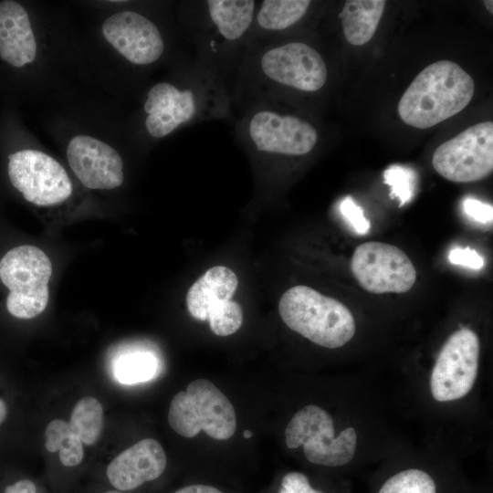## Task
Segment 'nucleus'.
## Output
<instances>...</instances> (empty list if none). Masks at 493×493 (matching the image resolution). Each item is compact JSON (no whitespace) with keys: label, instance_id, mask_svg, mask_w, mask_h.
I'll use <instances>...</instances> for the list:
<instances>
[{"label":"nucleus","instance_id":"nucleus-1","mask_svg":"<svg viewBox=\"0 0 493 493\" xmlns=\"http://www.w3.org/2000/svg\"><path fill=\"white\" fill-rule=\"evenodd\" d=\"M474 91L473 79L459 65L436 61L409 85L398 103V113L410 126L431 128L466 108Z\"/></svg>","mask_w":493,"mask_h":493},{"label":"nucleus","instance_id":"nucleus-2","mask_svg":"<svg viewBox=\"0 0 493 493\" xmlns=\"http://www.w3.org/2000/svg\"><path fill=\"white\" fill-rule=\"evenodd\" d=\"M278 312L289 329L329 349L345 345L356 331L353 315L343 303L303 285L281 296Z\"/></svg>","mask_w":493,"mask_h":493},{"label":"nucleus","instance_id":"nucleus-3","mask_svg":"<svg viewBox=\"0 0 493 493\" xmlns=\"http://www.w3.org/2000/svg\"><path fill=\"white\" fill-rule=\"evenodd\" d=\"M168 422L174 432L194 437L200 431L215 440H226L236 429V415L228 398L206 379L191 382L171 401Z\"/></svg>","mask_w":493,"mask_h":493},{"label":"nucleus","instance_id":"nucleus-4","mask_svg":"<svg viewBox=\"0 0 493 493\" xmlns=\"http://www.w3.org/2000/svg\"><path fill=\"white\" fill-rule=\"evenodd\" d=\"M51 275V261L40 248L24 245L9 250L0 260V279L9 290L8 312L18 319L42 313L48 302Z\"/></svg>","mask_w":493,"mask_h":493},{"label":"nucleus","instance_id":"nucleus-5","mask_svg":"<svg viewBox=\"0 0 493 493\" xmlns=\"http://www.w3.org/2000/svg\"><path fill=\"white\" fill-rule=\"evenodd\" d=\"M332 417L323 408L309 404L299 409L285 429V442L288 448L303 446L306 458L312 464L325 467L347 465L353 458L357 447V434L353 427H346L334 435Z\"/></svg>","mask_w":493,"mask_h":493},{"label":"nucleus","instance_id":"nucleus-6","mask_svg":"<svg viewBox=\"0 0 493 493\" xmlns=\"http://www.w3.org/2000/svg\"><path fill=\"white\" fill-rule=\"evenodd\" d=\"M432 164L441 176L455 183L488 177L493 170V122H479L443 142L435 151Z\"/></svg>","mask_w":493,"mask_h":493},{"label":"nucleus","instance_id":"nucleus-7","mask_svg":"<svg viewBox=\"0 0 493 493\" xmlns=\"http://www.w3.org/2000/svg\"><path fill=\"white\" fill-rule=\"evenodd\" d=\"M8 176L24 198L40 207L57 206L72 194V182L65 168L53 157L37 150L9 155Z\"/></svg>","mask_w":493,"mask_h":493},{"label":"nucleus","instance_id":"nucleus-8","mask_svg":"<svg viewBox=\"0 0 493 493\" xmlns=\"http://www.w3.org/2000/svg\"><path fill=\"white\" fill-rule=\"evenodd\" d=\"M480 341L477 334L461 328L442 346L430 376V390L437 402L463 398L473 388L478 370Z\"/></svg>","mask_w":493,"mask_h":493},{"label":"nucleus","instance_id":"nucleus-9","mask_svg":"<svg viewBox=\"0 0 493 493\" xmlns=\"http://www.w3.org/2000/svg\"><path fill=\"white\" fill-rule=\"evenodd\" d=\"M351 270L361 287L374 294L404 293L416 280V270L408 256L383 242L358 246L351 259Z\"/></svg>","mask_w":493,"mask_h":493},{"label":"nucleus","instance_id":"nucleus-10","mask_svg":"<svg viewBox=\"0 0 493 493\" xmlns=\"http://www.w3.org/2000/svg\"><path fill=\"white\" fill-rule=\"evenodd\" d=\"M247 136L260 152L290 156L309 153L318 141L316 129L308 121L269 109L257 110L250 117Z\"/></svg>","mask_w":493,"mask_h":493},{"label":"nucleus","instance_id":"nucleus-11","mask_svg":"<svg viewBox=\"0 0 493 493\" xmlns=\"http://www.w3.org/2000/svg\"><path fill=\"white\" fill-rule=\"evenodd\" d=\"M266 79L301 91H317L328 77L320 54L303 42H289L271 47L260 58Z\"/></svg>","mask_w":493,"mask_h":493},{"label":"nucleus","instance_id":"nucleus-12","mask_svg":"<svg viewBox=\"0 0 493 493\" xmlns=\"http://www.w3.org/2000/svg\"><path fill=\"white\" fill-rule=\"evenodd\" d=\"M102 34L121 55L136 65L156 61L164 50L157 26L134 11H121L108 17Z\"/></svg>","mask_w":493,"mask_h":493},{"label":"nucleus","instance_id":"nucleus-13","mask_svg":"<svg viewBox=\"0 0 493 493\" xmlns=\"http://www.w3.org/2000/svg\"><path fill=\"white\" fill-rule=\"evenodd\" d=\"M67 158L79 182L92 190H111L123 183L121 155L106 142L87 135L72 138Z\"/></svg>","mask_w":493,"mask_h":493},{"label":"nucleus","instance_id":"nucleus-14","mask_svg":"<svg viewBox=\"0 0 493 493\" xmlns=\"http://www.w3.org/2000/svg\"><path fill=\"white\" fill-rule=\"evenodd\" d=\"M197 98L189 89H180L168 82L152 86L144 102L146 130L153 138H162L190 121L197 112Z\"/></svg>","mask_w":493,"mask_h":493},{"label":"nucleus","instance_id":"nucleus-15","mask_svg":"<svg viewBox=\"0 0 493 493\" xmlns=\"http://www.w3.org/2000/svg\"><path fill=\"white\" fill-rule=\"evenodd\" d=\"M166 464V455L160 443L145 438L118 455L109 464L106 475L118 490H132L158 478Z\"/></svg>","mask_w":493,"mask_h":493},{"label":"nucleus","instance_id":"nucleus-16","mask_svg":"<svg viewBox=\"0 0 493 493\" xmlns=\"http://www.w3.org/2000/svg\"><path fill=\"white\" fill-rule=\"evenodd\" d=\"M37 42L26 9L15 1L0 3V57L16 68L35 60Z\"/></svg>","mask_w":493,"mask_h":493},{"label":"nucleus","instance_id":"nucleus-17","mask_svg":"<svg viewBox=\"0 0 493 493\" xmlns=\"http://www.w3.org/2000/svg\"><path fill=\"white\" fill-rule=\"evenodd\" d=\"M237 285V277L232 269L224 266L207 269L188 289V311L197 320H208L216 307L231 299Z\"/></svg>","mask_w":493,"mask_h":493},{"label":"nucleus","instance_id":"nucleus-18","mask_svg":"<svg viewBox=\"0 0 493 493\" xmlns=\"http://www.w3.org/2000/svg\"><path fill=\"white\" fill-rule=\"evenodd\" d=\"M384 0H348L339 14L346 40L354 46L366 44L378 26Z\"/></svg>","mask_w":493,"mask_h":493},{"label":"nucleus","instance_id":"nucleus-19","mask_svg":"<svg viewBox=\"0 0 493 493\" xmlns=\"http://www.w3.org/2000/svg\"><path fill=\"white\" fill-rule=\"evenodd\" d=\"M206 3L212 23L226 40L241 38L253 23L256 8L253 0H210Z\"/></svg>","mask_w":493,"mask_h":493},{"label":"nucleus","instance_id":"nucleus-20","mask_svg":"<svg viewBox=\"0 0 493 493\" xmlns=\"http://www.w3.org/2000/svg\"><path fill=\"white\" fill-rule=\"evenodd\" d=\"M310 3L308 0H265L257 13V23L267 31L284 30L305 16Z\"/></svg>","mask_w":493,"mask_h":493},{"label":"nucleus","instance_id":"nucleus-21","mask_svg":"<svg viewBox=\"0 0 493 493\" xmlns=\"http://www.w3.org/2000/svg\"><path fill=\"white\" fill-rule=\"evenodd\" d=\"M69 426L83 444L94 445L100 438L103 427V408L94 397H84L74 406Z\"/></svg>","mask_w":493,"mask_h":493},{"label":"nucleus","instance_id":"nucleus-22","mask_svg":"<svg viewBox=\"0 0 493 493\" xmlns=\"http://www.w3.org/2000/svg\"><path fill=\"white\" fill-rule=\"evenodd\" d=\"M156 368V359L151 353L133 352L118 359L114 373L119 382L132 384L150 380Z\"/></svg>","mask_w":493,"mask_h":493},{"label":"nucleus","instance_id":"nucleus-23","mask_svg":"<svg viewBox=\"0 0 493 493\" xmlns=\"http://www.w3.org/2000/svg\"><path fill=\"white\" fill-rule=\"evenodd\" d=\"M378 493H436V485L425 471L409 468L390 477Z\"/></svg>","mask_w":493,"mask_h":493},{"label":"nucleus","instance_id":"nucleus-24","mask_svg":"<svg viewBox=\"0 0 493 493\" xmlns=\"http://www.w3.org/2000/svg\"><path fill=\"white\" fill-rule=\"evenodd\" d=\"M383 179L391 188V198L399 199V206L410 202L415 194L417 173L409 166L393 164L384 171Z\"/></svg>","mask_w":493,"mask_h":493},{"label":"nucleus","instance_id":"nucleus-25","mask_svg":"<svg viewBox=\"0 0 493 493\" xmlns=\"http://www.w3.org/2000/svg\"><path fill=\"white\" fill-rule=\"evenodd\" d=\"M211 330L217 336L235 333L242 325L243 310L234 300H226L216 307L208 318Z\"/></svg>","mask_w":493,"mask_h":493},{"label":"nucleus","instance_id":"nucleus-26","mask_svg":"<svg viewBox=\"0 0 493 493\" xmlns=\"http://www.w3.org/2000/svg\"><path fill=\"white\" fill-rule=\"evenodd\" d=\"M345 219L351 225L358 234H366L370 227V221L364 216L362 209L355 203L351 196H346L340 206Z\"/></svg>","mask_w":493,"mask_h":493},{"label":"nucleus","instance_id":"nucleus-27","mask_svg":"<svg viewBox=\"0 0 493 493\" xmlns=\"http://www.w3.org/2000/svg\"><path fill=\"white\" fill-rule=\"evenodd\" d=\"M72 434L69 424L54 419L47 426L45 432V446L47 451L54 453L59 450L63 442Z\"/></svg>","mask_w":493,"mask_h":493},{"label":"nucleus","instance_id":"nucleus-28","mask_svg":"<svg viewBox=\"0 0 493 493\" xmlns=\"http://www.w3.org/2000/svg\"><path fill=\"white\" fill-rule=\"evenodd\" d=\"M58 451L59 460L65 467L78 466L83 459V443L73 433L63 442Z\"/></svg>","mask_w":493,"mask_h":493},{"label":"nucleus","instance_id":"nucleus-29","mask_svg":"<svg viewBox=\"0 0 493 493\" xmlns=\"http://www.w3.org/2000/svg\"><path fill=\"white\" fill-rule=\"evenodd\" d=\"M278 493H323L310 487L308 477L300 472H290L281 481Z\"/></svg>","mask_w":493,"mask_h":493},{"label":"nucleus","instance_id":"nucleus-30","mask_svg":"<svg viewBox=\"0 0 493 493\" xmlns=\"http://www.w3.org/2000/svg\"><path fill=\"white\" fill-rule=\"evenodd\" d=\"M449 261L454 265L463 266L473 269H480L484 266L483 257L469 247H456L450 251Z\"/></svg>","mask_w":493,"mask_h":493},{"label":"nucleus","instance_id":"nucleus-31","mask_svg":"<svg viewBox=\"0 0 493 493\" xmlns=\"http://www.w3.org/2000/svg\"><path fill=\"white\" fill-rule=\"evenodd\" d=\"M464 212L473 220L488 224L492 223L493 208L492 205L473 198H467L463 202Z\"/></svg>","mask_w":493,"mask_h":493},{"label":"nucleus","instance_id":"nucleus-32","mask_svg":"<svg viewBox=\"0 0 493 493\" xmlns=\"http://www.w3.org/2000/svg\"><path fill=\"white\" fill-rule=\"evenodd\" d=\"M4 493H37L36 485L28 480L22 479L5 488Z\"/></svg>","mask_w":493,"mask_h":493},{"label":"nucleus","instance_id":"nucleus-33","mask_svg":"<svg viewBox=\"0 0 493 493\" xmlns=\"http://www.w3.org/2000/svg\"><path fill=\"white\" fill-rule=\"evenodd\" d=\"M174 493H223L216 488L207 485H191L176 490Z\"/></svg>","mask_w":493,"mask_h":493},{"label":"nucleus","instance_id":"nucleus-34","mask_svg":"<svg viewBox=\"0 0 493 493\" xmlns=\"http://www.w3.org/2000/svg\"><path fill=\"white\" fill-rule=\"evenodd\" d=\"M6 405L5 404V402L0 399V424L4 422V420L5 419V416H6Z\"/></svg>","mask_w":493,"mask_h":493},{"label":"nucleus","instance_id":"nucleus-35","mask_svg":"<svg viewBox=\"0 0 493 493\" xmlns=\"http://www.w3.org/2000/svg\"><path fill=\"white\" fill-rule=\"evenodd\" d=\"M484 5L487 7L488 11L493 13V2L491 0L484 1Z\"/></svg>","mask_w":493,"mask_h":493},{"label":"nucleus","instance_id":"nucleus-36","mask_svg":"<svg viewBox=\"0 0 493 493\" xmlns=\"http://www.w3.org/2000/svg\"><path fill=\"white\" fill-rule=\"evenodd\" d=\"M243 435L245 438H250L253 435V433L250 430H245Z\"/></svg>","mask_w":493,"mask_h":493},{"label":"nucleus","instance_id":"nucleus-37","mask_svg":"<svg viewBox=\"0 0 493 493\" xmlns=\"http://www.w3.org/2000/svg\"><path fill=\"white\" fill-rule=\"evenodd\" d=\"M104 493H121V491H113V490H110V491H107V492H104Z\"/></svg>","mask_w":493,"mask_h":493}]
</instances>
